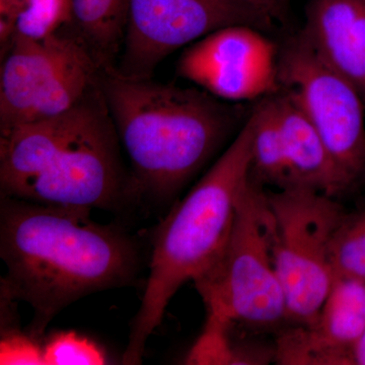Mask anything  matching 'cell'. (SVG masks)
Instances as JSON below:
<instances>
[{
    "instance_id": "7c38bea8",
    "label": "cell",
    "mask_w": 365,
    "mask_h": 365,
    "mask_svg": "<svg viewBox=\"0 0 365 365\" xmlns=\"http://www.w3.org/2000/svg\"><path fill=\"white\" fill-rule=\"evenodd\" d=\"M302 33L324 61L365 93V0H311Z\"/></svg>"
},
{
    "instance_id": "5bb4252c",
    "label": "cell",
    "mask_w": 365,
    "mask_h": 365,
    "mask_svg": "<svg viewBox=\"0 0 365 365\" xmlns=\"http://www.w3.org/2000/svg\"><path fill=\"white\" fill-rule=\"evenodd\" d=\"M129 0H72L69 28L103 69L116 67L123 47Z\"/></svg>"
},
{
    "instance_id": "277c9868",
    "label": "cell",
    "mask_w": 365,
    "mask_h": 365,
    "mask_svg": "<svg viewBox=\"0 0 365 365\" xmlns=\"http://www.w3.org/2000/svg\"><path fill=\"white\" fill-rule=\"evenodd\" d=\"M254 114L215 165L158 225L150 275L132 321L123 364H139L146 342L182 285L203 277L222 255L237 204L251 181Z\"/></svg>"
},
{
    "instance_id": "4fadbf2b",
    "label": "cell",
    "mask_w": 365,
    "mask_h": 365,
    "mask_svg": "<svg viewBox=\"0 0 365 365\" xmlns=\"http://www.w3.org/2000/svg\"><path fill=\"white\" fill-rule=\"evenodd\" d=\"M272 98L294 188L304 187L332 197L350 188L351 182L297 103L280 90Z\"/></svg>"
},
{
    "instance_id": "d6986e66",
    "label": "cell",
    "mask_w": 365,
    "mask_h": 365,
    "mask_svg": "<svg viewBox=\"0 0 365 365\" xmlns=\"http://www.w3.org/2000/svg\"><path fill=\"white\" fill-rule=\"evenodd\" d=\"M46 365H101L106 364L105 353L88 338L74 332L53 336L44 349Z\"/></svg>"
},
{
    "instance_id": "3957f363",
    "label": "cell",
    "mask_w": 365,
    "mask_h": 365,
    "mask_svg": "<svg viewBox=\"0 0 365 365\" xmlns=\"http://www.w3.org/2000/svg\"><path fill=\"white\" fill-rule=\"evenodd\" d=\"M100 88L128 155L135 199L165 202L212 157L234 115L207 91L104 69Z\"/></svg>"
},
{
    "instance_id": "7402d4cb",
    "label": "cell",
    "mask_w": 365,
    "mask_h": 365,
    "mask_svg": "<svg viewBox=\"0 0 365 365\" xmlns=\"http://www.w3.org/2000/svg\"><path fill=\"white\" fill-rule=\"evenodd\" d=\"M353 365H365V329L353 348Z\"/></svg>"
},
{
    "instance_id": "9a60e30c",
    "label": "cell",
    "mask_w": 365,
    "mask_h": 365,
    "mask_svg": "<svg viewBox=\"0 0 365 365\" xmlns=\"http://www.w3.org/2000/svg\"><path fill=\"white\" fill-rule=\"evenodd\" d=\"M251 178L262 186L294 188L272 95L263 98L253 112Z\"/></svg>"
},
{
    "instance_id": "e0dca14e",
    "label": "cell",
    "mask_w": 365,
    "mask_h": 365,
    "mask_svg": "<svg viewBox=\"0 0 365 365\" xmlns=\"http://www.w3.org/2000/svg\"><path fill=\"white\" fill-rule=\"evenodd\" d=\"M232 324L208 318L205 328L192 348L190 364H268L275 359V349L257 343H235L230 337Z\"/></svg>"
},
{
    "instance_id": "6da1fadb",
    "label": "cell",
    "mask_w": 365,
    "mask_h": 365,
    "mask_svg": "<svg viewBox=\"0 0 365 365\" xmlns=\"http://www.w3.org/2000/svg\"><path fill=\"white\" fill-rule=\"evenodd\" d=\"M91 211L1 197L0 257L7 274L1 292L32 307V337L88 295L133 285L141 266L136 240Z\"/></svg>"
},
{
    "instance_id": "9c48e42d",
    "label": "cell",
    "mask_w": 365,
    "mask_h": 365,
    "mask_svg": "<svg viewBox=\"0 0 365 365\" xmlns=\"http://www.w3.org/2000/svg\"><path fill=\"white\" fill-rule=\"evenodd\" d=\"M272 26L239 0H129L123 47L115 68L150 78L172 53L223 26Z\"/></svg>"
},
{
    "instance_id": "7a4b0ae2",
    "label": "cell",
    "mask_w": 365,
    "mask_h": 365,
    "mask_svg": "<svg viewBox=\"0 0 365 365\" xmlns=\"http://www.w3.org/2000/svg\"><path fill=\"white\" fill-rule=\"evenodd\" d=\"M100 86L54 117L0 128L1 197L119 210L135 199Z\"/></svg>"
},
{
    "instance_id": "ba28073f",
    "label": "cell",
    "mask_w": 365,
    "mask_h": 365,
    "mask_svg": "<svg viewBox=\"0 0 365 365\" xmlns=\"http://www.w3.org/2000/svg\"><path fill=\"white\" fill-rule=\"evenodd\" d=\"M278 83L309 118L341 172L354 184L365 170L360 91L322 59L302 33L278 55Z\"/></svg>"
},
{
    "instance_id": "603a6c76",
    "label": "cell",
    "mask_w": 365,
    "mask_h": 365,
    "mask_svg": "<svg viewBox=\"0 0 365 365\" xmlns=\"http://www.w3.org/2000/svg\"><path fill=\"white\" fill-rule=\"evenodd\" d=\"M364 95H365V93H364Z\"/></svg>"
},
{
    "instance_id": "30bf717a",
    "label": "cell",
    "mask_w": 365,
    "mask_h": 365,
    "mask_svg": "<svg viewBox=\"0 0 365 365\" xmlns=\"http://www.w3.org/2000/svg\"><path fill=\"white\" fill-rule=\"evenodd\" d=\"M177 73L232 102L268 97L279 88L275 45L249 25L223 26L190 45L180 56Z\"/></svg>"
},
{
    "instance_id": "2e32d148",
    "label": "cell",
    "mask_w": 365,
    "mask_h": 365,
    "mask_svg": "<svg viewBox=\"0 0 365 365\" xmlns=\"http://www.w3.org/2000/svg\"><path fill=\"white\" fill-rule=\"evenodd\" d=\"M72 21V0H0V38L44 39Z\"/></svg>"
},
{
    "instance_id": "ac0fdd59",
    "label": "cell",
    "mask_w": 365,
    "mask_h": 365,
    "mask_svg": "<svg viewBox=\"0 0 365 365\" xmlns=\"http://www.w3.org/2000/svg\"><path fill=\"white\" fill-rule=\"evenodd\" d=\"M330 257L334 278L365 283V210L345 213L334 232Z\"/></svg>"
},
{
    "instance_id": "52a82bcc",
    "label": "cell",
    "mask_w": 365,
    "mask_h": 365,
    "mask_svg": "<svg viewBox=\"0 0 365 365\" xmlns=\"http://www.w3.org/2000/svg\"><path fill=\"white\" fill-rule=\"evenodd\" d=\"M266 193L287 319L294 325H307L318 317L332 287L331 244L346 212L335 197L304 187Z\"/></svg>"
},
{
    "instance_id": "8fae6325",
    "label": "cell",
    "mask_w": 365,
    "mask_h": 365,
    "mask_svg": "<svg viewBox=\"0 0 365 365\" xmlns=\"http://www.w3.org/2000/svg\"><path fill=\"white\" fill-rule=\"evenodd\" d=\"M364 329L365 283L334 278L318 317L280 334L276 364L353 365V348Z\"/></svg>"
},
{
    "instance_id": "5b68a950",
    "label": "cell",
    "mask_w": 365,
    "mask_h": 365,
    "mask_svg": "<svg viewBox=\"0 0 365 365\" xmlns=\"http://www.w3.org/2000/svg\"><path fill=\"white\" fill-rule=\"evenodd\" d=\"M195 285L210 318L255 327L287 321L284 292L274 264L267 193L252 178L222 255Z\"/></svg>"
},
{
    "instance_id": "ffe728a7",
    "label": "cell",
    "mask_w": 365,
    "mask_h": 365,
    "mask_svg": "<svg viewBox=\"0 0 365 365\" xmlns=\"http://www.w3.org/2000/svg\"><path fill=\"white\" fill-rule=\"evenodd\" d=\"M0 364H45L44 353L29 336L6 334L0 343Z\"/></svg>"
},
{
    "instance_id": "44dd1931",
    "label": "cell",
    "mask_w": 365,
    "mask_h": 365,
    "mask_svg": "<svg viewBox=\"0 0 365 365\" xmlns=\"http://www.w3.org/2000/svg\"><path fill=\"white\" fill-rule=\"evenodd\" d=\"M256 11L272 25L274 21L284 23L290 11V0H239Z\"/></svg>"
},
{
    "instance_id": "8992f818",
    "label": "cell",
    "mask_w": 365,
    "mask_h": 365,
    "mask_svg": "<svg viewBox=\"0 0 365 365\" xmlns=\"http://www.w3.org/2000/svg\"><path fill=\"white\" fill-rule=\"evenodd\" d=\"M0 69V128L56 116L100 86L104 69L68 26L44 39L14 34Z\"/></svg>"
}]
</instances>
